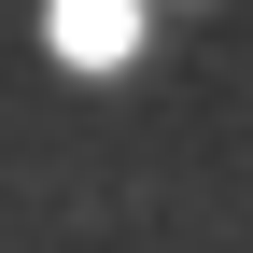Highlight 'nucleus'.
<instances>
[{"instance_id":"obj_1","label":"nucleus","mask_w":253,"mask_h":253,"mask_svg":"<svg viewBox=\"0 0 253 253\" xmlns=\"http://www.w3.org/2000/svg\"><path fill=\"white\" fill-rule=\"evenodd\" d=\"M42 28H56V56H71V71H113V56L141 42V0H56Z\"/></svg>"}]
</instances>
